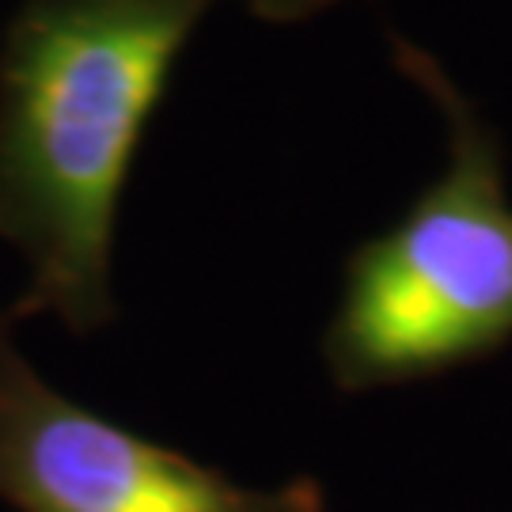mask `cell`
Segmentation results:
<instances>
[{"mask_svg":"<svg viewBox=\"0 0 512 512\" xmlns=\"http://www.w3.org/2000/svg\"><path fill=\"white\" fill-rule=\"evenodd\" d=\"M247 8V16L262 19V23H304V19L330 12L342 0H239Z\"/></svg>","mask_w":512,"mask_h":512,"instance_id":"obj_4","label":"cell"},{"mask_svg":"<svg viewBox=\"0 0 512 512\" xmlns=\"http://www.w3.org/2000/svg\"><path fill=\"white\" fill-rule=\"evenodd\" d=\"M220 0H23L0 42V239L31 266L8 319H114V217L145 126Z\"/></svg>","mask_w":512,"mask_h":512,"instance_id":"obj_1","label":"cell"},{"mask_svg":"<svg viewBox=\"0 0 512 512\" xmlns=\"http://www.w3.org/2000/svg\"><path fill=\"white\" fill-rule=\"evenodd\" d=\"M391 57L444 122V171L399 224L361 243L323 330L338 391L425 380L512 342V198L494 126L410 38Z\"/></svg>","mask_w":512,"mask_h":512,"instance_id":"obj_2","label":"cell"},{"mask_svg":"<svg viewBox=\"0 0 512 512\" xmlns=\"http://www.w3.org/2000/svg\"><path fill=\"white\" fill-rule=\"evenodd\" d=\"M0 501L19 512H327L323 486H243L38 376L0 315Z\"/></svg>","mask_w":512,"mask_h":512,"instance_id":"obj_3","label":"cell"}]
</instances>
